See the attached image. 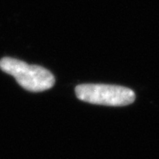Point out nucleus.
<instances>
[{
	"mask_svg": "<svg viewBox=\"0 0 159 159\" xmlns=\"http://www.w3.org/2000/svg\"><path fill=\"white\" fill-rule=\"evenodd\" d=\"M0 69L13 76L20 86L30 92L48 90L55 84V78L49 70L16 58L3 57L0 60Z\"/></svg>",
	"mask_w": 159,
	"mask_h": 159,
	"instance_id": "1",
	"label": "nucleus"
},
{
	"mask_svg": "<svg viewBox=\"0 0 159 159\" xmlns=\"http://www.w3.org/2000/svg\"><path fill=\"white\" fill-rule=\"evenodd\" d=\"M75 94L83 102L105 106H125L135 100L130 89L108 84H80L75 88Z\"/></svg>",
	"mask_w": 159,
	"mask_h": 159,
	"instance_id": "2",
	"label": "nucleus"
}]
</instances>
